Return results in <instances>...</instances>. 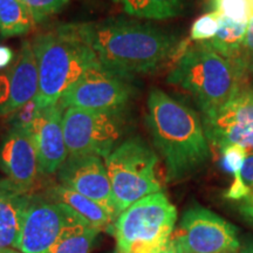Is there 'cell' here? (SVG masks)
<instances>
[{"instance_id": "obj_6", "label": "cell", "mask_w": 253, "mask_h": 253, "mask_svg": "<svg viewBox=\"0 0 253 253\" xmlns=\"http://www.w3.org/2000/svg\"><path fill=\"white\" fill-rule=\"evenodd\" d=\"M119 214L141 198L162 191L158 157L140 137L129 138L104 158Z\"/></svg>"}, {"instance_id": "obj_20", "label": "cell", "mask_w": 253, "mask_h": 253, "mask_svg": "<svg viewBox=\"0 0 253 253\" xmlns=\"http://www.w3.org/2000/svg\"><path fill=\"white\" fill-rule=\"evenodd\" d=\"M36 25L24 0H0V36H24Z\"/></svg>"}, {"instance_id": "obj_28", "label": "cell", "mask_w": 253, "mask_h": 253, "mask_svg": "<svg viewBox=\"0 0 253 253\" xmlns=\"http://www.w3.org/2000/svg\"><path fill=\"white\" fill-rule=\"evenodd\" d=\"M160 253H184V251H183L182 246L176 239V237H171Z\"/></svg>"}, {"instance_id": "obj_17", "label": "cell", "mask_w": 253, "mask_h": 253, "mask_svg": "<svg viewBox=\"0 0 253 253\" xmlns=\"http://www.w3.org/2000/svg\"><path fill=\"white\" fill-rule=\"evenodd\" d=\"M46 197L52 201L59 202V203L66 204L95 229L113 232V226L115 223L113 217L106 209L86 196L79 194L67 186L59 184L52 186L47 191Z\"/></svg>"}, {"instance_id": "obj_8", "label": "cell", "mask_w": 253, "mask_h": 253, "mask_svg": "<svg viewBox=\"0 0 253 253\" xmlns=\"http://www.w3.org/2000/svg\"><path fill=\"white\" fill-rule=\"evenodd\" d=\"M132 78L107 67L97 60L62 95V108L123 112L135 93Z\"/></svg>"}, {"instance_id": "obj_35", "label": "cell", "mask_w": 253, "mask_h": 253, "mask_svg": "<svg viewBox=\"0 0 253 253\" xmlns=\"http://www.w3.org/2000/svg\"><path fill=\"white\" fill-rule=\"evenodd\" d=\"M227 253H237V252H227Z\"/></svg>"}, {"instance_id": "obj_27", "label": "cell", "mask_w": 253, "mask_h": 253, "mask_svg": "<svg viewBox=\"0 0 253 253\" xmlns=\"http://www.w3.org/2000/svg\"><path fill=\"white\" fill-rule=\"evenodd\" d=\"M17 192H21L13 183H12L7 178H0V202L2 199L8 197V196L17 194ZM23 194V192H21Z\"/></svg>"}, {"instance_id": "obj_34", "label": "cell", "mask_w": 253, "mask_h": 253, "mask_svg": "<svg viewBox=\"0 0 253 253\" xmlns=\"http://www.w3.org/2000/svg\"><path fill=\"white\" fill-rule=\"evenodd\" d=\"M114 253H120V252L118 251V250H116V251H115V252H114Z\"/></svg>"}, {"instance_id": "obj_18", "label": "cell", "mask_w": 253, "mask_h": 253, "mask_svg": "<svg viewBox=\"0 0 253 253\" xmlns=\"http://www.w3.org/2000/svg\"><path fill=\"white\" fill-rule=\"evenodd\" d=\"M31 197L17 192L0 202V250L13 249Z\"/></svg>"}, {"instance_id": "obj_32", "label": "cell", "mask_w": 253, "mask_h": 253, "mask_svg": "<svg viewBox=\"0 0 253 253\" xmlns=\"http://www.w3.org/2000/svg\"><path fill=\"white\" fill-rule=\"evenodd\" d=\"M240 253H253V240L249 242L248 244L242 249V252Z\"/></svg>"}, {"instance_id": "obj_10", "label": "cell", "mask_w": 253, "mask_h": 253, "mask_svg": "<svg viewBox=\"0 0 253 253\" xmlns=\"http://www.w3.org/2000/svg\"><path fill=\"white\" fill-rule=\"evenodd\" d=\"M175 237L184 253H227L239 249L236 227L199 205L185 211Z\"/></svg>"}, {"instance_id": "obj_15", "label": "cell", "mask_w": 253, "mask_h": 253, "mask_svg": "<svg viewBox=\"0 0 253 253\" xmlns=\"http://www.w3.org/2000/svg\"><path fill=\"white\" fill-rule=\"evenodd\" d=\"M39 91V71L37 56L30 41H25L17 59L7 74L6 101L0 106V115L6 116L18 112L36 100Z\"/></svg>"}, {"instance_id": "obj_16", "label": "cell", "mask_w": 253, "mask_h": 253, "mask_svg": "<svg viewBox=\"0 0 253 253\" xmlns=\"http://www.w3.org/2000/svg\"><path fill=\"white\" fill-rule=\"evenodd\" d=\"M248 23H237L219 15V28L212 39L204 41L214 52L229 60L237 69L248 73V49L245 47Z\"/></svg>"}, {"instance_id": "obj_26", "label": "cell", "mask_w": 253, "mask_h": 253, "mask_svg": "<svg viewBox=\"0 0 253 253\" xmlns=\"http://www.w3.org/2000/svg\"><path fill=\"white\" fill-rule=\"evenodd\" d=\"M239 211L246 219L253 223V191L240 201Z\"/></svg>"}, {"instance_id": "obj_3", "label": "cell", "mask_w": 253, "mask_h": 253, "mask_svg": "<svg viewBox=\"0 0 253 253\" xmlns=\"http://www.w3.org/2000/svg\"><path fill=\"white\" fill-rule=\"evenodd\" d=\"M39 71L37 108L58 103L63 94L97 61L94 49L84 39L79 25H62L34 39Z\"/></svg>"}, {"instance_id": "obj_19", "label": "cell", "mask_w": 253, "mask_h": 253, "mask_svg": "<svg viewBox=\"0 0 253 253\" xmlns=\"http://www.w3.org/2000/svg\"><path fill=\"white\" fill-rule=\"evenodd\" d=\"M126 14L149 20H166L179 15L188 0H116Z\"/></svg>"}, {"instance_id": "obj_36", "label": "cell", "mask_w": 253, "mask_h": 253, "mask_svg": "<svg viewBox=\"0 0 253 253\" xmlns=\"http://www.w3.org/2000/svg\"><path fill=\"white\" fill-rule=\"evenodd\" d=\"M249 1H251V2H253V0H249Z\"/></svg>"}, {"instance_id": "obj_33", "label": "cell", "mask_w": 253, "mask_h": 253, "mask_svg": "<svg viewBox=\"0 0 253 253\" xmlns=\"http://www.w3.org/2000/svg\"><path fill=\"white\" fill-rule=\"evenodd\" d=\"M0 253H21V252H19L14 249H4V250H0Z\"/></svg>"}, {"instance_id": "obj_11", "label": "cell", "mask_w": 253, "mask_h": 253, "mask_svg": "<svg viewBox=\"0 0 253 253\" xmlns=\"http://www.w3.org/2000/svg\"><path fill=\"white\" fill-rule=\"evenodd\" d=\"M205 134L220 151L229 145L253 150V89L243 84L213 115L203 118Z\"/></svg>"}, {"instance_id": "obj_24", "label": "cell", "mask_w": 253, "mask_h": 253, "mask_svg": "<svg viewBox=\"0 0 253 253\" xmlns=\"http://www.w3.org/2000/svg\"><path fill=\"white\" fill-rule=\"evenodd\" d=\"M69 0H24L36 23H41L65 7Z\"/></svg>"}, {"instance_id": "obj_13", "label": "cell", "mask_w": 253, "mask_h": 253, "mask_svg": "<svg viewBox=\"0 0 253 253\" xmlns=\"http://www.w3.org/2000/svg\"><path fill=\"white\" fill-rule=\"evenodd\" d=\"M63 112L60 102L36 109L30 121L24 125L36 148L40 175L58 172L68 158L63 135Z\"/></svg>"}, {"instance_id": "obj_9", "label": "cell", "mask_w": 253, "mask_h": 253, "mask_svg": "<svg viewBox=\"0 0 253 253\" xmlns=\"http://www.w3.org/2000/svg\"><path fill=\"white\" fill-rule=\"evenodd\" d=\"M84 223L87 221L66 204L32 196L13 249L21 253H49L66 233Z\"/></svg>"}, {"instance_id": "obj_23", "label": "cell", "mask_w": 253, "mask_h": 253, "mask_svg": "<svg viewBox=\"0 0 253 253\" xmlns=\"http://www.w3.org/2000/svg\"><path fill=\"white\" fill-rule=\"evenodd\" d=\"M218 28H219V14L217 12H209L199 17L192 24L190 38L196 42H203L212 39L216 36Z\"/></svg>"}, {"instance_id": "obj_2", "label": "cell", "mask_w": 253, "mask_h": 253, "mask_svg": "<svg viewBox=\"0 0 253 253\" xmlns=\"http://www.w3.org/2000/svg\"><path fill=\"white\" fill-rule=\"evenodd\" d=\"M147 108L145 122L166 164L167 181H181L203 168L211 151L197 113L160 88L150 90Z\"/></svg>"}, {"instance_id": "obj_25", "label": "cell", "mask_w": 253, "mask_h": 253, "mask_svg": "<svg viewBox=\"0 0 253 253\" xmlns=\"http://www.w3.org/2000/svg\"><path fill=\"white\" fill-rule=\"evenodd\" d=\"M221 154H223L224 168L229 172L233 173V176L238 175L244 164L248 150L239 145H229L221 150Z\"/></svg>"}, {"instance_id": "obj_12", "label": "cell", "mask_w": 253, "mask_h": 253, "mask_svg": "<svg viewBox=\"0 0 253 253\" xmlns=\"http://www.w3.org/2000/svg\"><path fill=\"white\" fill-rule=\"evenodd\" d=\"M60 184L96 202L118 218L115 199L104 161L99 156L68 157L58 171Z\"/></svg>"}, {"instance_id": "obj_31", "label": "cell", "mask_w": 253, "mask_h": 253, "mask_svg": "<svg viewBox=\"0 0 253 253\" xmlns=\"http://www.w3.org/2000/svg\"><path fill=\"white\" fill-rule=\"evenodd\" d=\"M248 71L253 74V49L248 54Z\"/></svg>"}, {"instance_id": "obj_30", "label": "cell", "mask_w": 253, "mask_h": 253, "mask_svg": "<svg viewBox=\"0 0 253 253\" xmlns=\"http://www.w3.org/2000/svg\"><path fill=\"white\" fill-rule=\"evenodd\" d=\"M245 47L248 52L253 49V15L250 18L248 23V31H246V40H245Z\"/></svg>"}, {"instance_id": "obj_21", "label": "cell", "mask_w": 253, "mask_h": 253, "mask_svg": "<svg viewBox=\"0 0 253 253\" xmlns=\"http://www.w3.org/2000/svg\"><path fill=\"white\" fill-rule=\"evenodd\" d=\"M100 230L84 223L66 233L49 253H89Z\"/></svg>"}, {"instance_id": "obj_14", "label": "cell", "mask_w": 253, "mask_h": 253, "mask_svg": "<svg viewBox=\"0 0 253 253\" xmlns=\"http://www.w3.org/2000/svg\"><path fill=\"white\" fill-rule=\"evenodd\" d=\"M0 171L23 194H28L39 175V164L28 129L15 122L0 143Z\"/></svg>"}, {"instance_id": "obj_4", "label": "cell", "mask_w": 253, "mask_h": 253, "mask_svg": "<svg viewBox=\"0 0 253 253\" xmlns=\"http://www.w3.org/2000/svg\"><path fill=\"white\" fill-rule=\"evenodd\" d=\"M245 77L229 60L204 42L183 50L167 78V82L191 95L203 113L213 115L245 84Z\"/></svg>"}, {"instance_id": "obj_1", "label": "cell", "mask_w": 253, "mask_h": 253, "mask_svg": "<svg viewBox=\"0 0 253 253\" xmlns=\"http://www.w3.org/2000/svg\"><path fill=\"white\" fill-rule=\"evenodd\" d=\"M79 28L99 61L131 78L158 71L185 49L173 34L122 18L80 24Z\"/></svg>"}, {"instance_id": "obj_22", "label": "cell", "mask_w": 253, "mask_h": 253, "mask_svg": "<svg viewBox=\"0 0 253 253\" xmlns=\"http://www.w3.org/2000/svg\"><path fill=\"white\" fill-rule=\"evenodd\" d=\"M253 191V151L248 153L242 170L233 178L232 185L226 192V197L242 201L250 192Z\"/></svg>"}, {"instance_id": "obj_5", "label": "cell", "mask_w": 253, "mask_h": 253, "mask_svg": "<svg viewBox=\"0 0 253 253\" xmlns=\"http://www.w3.org/2000/svg\"><path fill=\"white\" fill-rule=\"evenodd\" d=\"M177 210L162 191L145 196L119 214L113 235L120 253H160L171 238Z\"/></svg>"}, {"instance_id": "obj_29", "label": "cell", "mask_w": 253, "mask_h": 253, "mask_svg": "<svg viewBox=\"0 0 253 253\" xmlns=\"http://www.w3.org/2000/svg\"><path fill=\"white\" fill-rule=\"evenodd\" d=\"M13 59V53L8 47L0 46V69L6 67Z\"/></svg>"}, {"instance_id": "obj_7", "label": "cell", "mask_w": 253, "mask_h": 253, "mask_svg": "<svg viewBox=\"0 0 253 253\" xmlns=\"http://www.w3.org/2000/svg\"><path fill=\"white\" fill-rule=\"evenodd\" d=\"M62 126L68 157L91 155L104 160L123 134V115L122 112L66 108Z\"/></svg>"}]
</instances>
